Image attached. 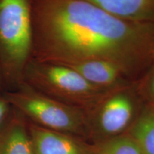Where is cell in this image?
<instances>
[{
  "instance_id": "obj_1",
  "label": "cell",
  "mask_w": 154,
  "mask_h": 154,
  "mask_svg": "<svg viewBox=\"0 0 154 154\" xmlns=\"http://www.w3.org/2000/svg\"><path fill=\"white\" fill-rule=\"evenodd\" d=\"M32 59L107 61L136 83L154 64V22L120 18L86 0H33Z\"/></svg>"
},
{
  "instance_id": "obj_2",
  "label": "cell",
  "mask_w": 154,
  "mask_h": 154,
  "mask_svg": "<svg viewBox=\"0 0 154 154\" xmlns=\"http://www.w3.org/2000/svg\"><path fill=\"white\" fill-rule=\"evenodd\" d=\"M33 0H0V63L7 91L22 83L32 51Z\"/></svg>"
},
{
  "instance_id": "obj_3",
  "label": "cell",
  "mask_w": 154,
  "mask_h": 154,
  "mask_svg": "<svg viewBox=\"0 0 154 154\" xmlns=\"http://www.w3.org/2000/svg\"><path fill=\"white\" fill-rule=\"evenodd\" d=\"M22 83L87 114L111 92L92 85L70 67L33 59L24 69Z\"/></svg>"
},
{
  "instance_id": "obj_4",
  "label": "cell",
  "mask_w": 154,
  "mask_h": 154,
  "mask_svg": "<svg viewBox=\"0 0 154 154\" xmlns=\"http://www.w3.org/2000/svg\"><path fill=\"white\" fill-rule=\"evenodd\" d=\"M4 94L29 122L82 140L89 138L88 115L84 111L44 95L24 83Z\"/></svg>"
},
{
  "instance_id": "obj_5",
  "label": "cell",
  "mask_w": 154,
  "mask_h": 154,
  "mask_svg": "<svg viewBox=\"0 0 154 154\" xmlns=\"http://www.w3.org/2000/svg\"><path fill=\"white\" fill-rule=\"evenodd\" d=\"M136 84L109 92L88 113L89 138L101 142L128 132L145 105Z\"/></svg>"
},
{
  "instance_id": "obj_6",
  "label": "cell",
  "mask_w": 154,
  "mask_h": 154,
  "mask_svg": "<svg viewBox=\"0 0 154 154\" xmlns=\"http://www.w3.org/2000/svg\"><path fill=\"white\" fill-rule=\"evenodd\" d=\"M28 126L34 154H93L94 147L83 143L81 138L44 128L29 121Z\"/></svg>"
},
{
  "instance_id": "obj_7",
  "label": "cell",
  "mask_w": 154,
  "mask_h": 154,
  "mask_svg": "<svg viewBox=\"0 0 154 154\" xmlns=\"http://www.w3.org/2000/svg\"><path fill=\"white\" fill-rule=\"evenodd\" d=\"M63 66L74 69L92 85L108 91L136 84L120 68L107 61L88 60Z\"/></svg>"
},
{
  "instance_id": "obj_8",
  "label": "cell",
  "mask_w": 154,
  "mask_h": 154,
  "mask_svg": "<svg viewBox=\"0 0 154 154\" xmlns=\"http://www.w3.org/2000/svg\"><path fill=\"white\" fill-rule=\"evenodd\" d=\"M0 154H34L28 121L13 107L0 128Z\"/></svg>"
},
{
  "instance_id": "obj_9",
  "label": "cell",
  "mask_w": 154,
  "mask_h": 154,
  "mask_svg": "<svg viewBox=\"0 0 154 154\" xmlns=\"http://www.w3.org/2000/svg\"><path fill=\"white\" fill-rule=\"evenodd\" d=\"M115 16L134 22H154V0H86Z\"/></svg>"
},
{
  "instance_id": "obj_10",
  "label": "cell",
  "mask_w": 154,
  "mask_h": 154,
  "mask_svg": "<svg viewBox=\"0 0 154 154\" xmlns=\"http://www.w3.org/2000/svg\"><path fill=\"white\" fill-rule=\"evenodd\" d=\"M129 134L144 154H154V109L145 104L131 126Z\"/></svg>"
},
{
  "instance_id": "obj_11",
  "label": "cell",
  "mask_w": 154,
  "mask_h": 154,
  "mask_svg": "<svg viewBox=\"0 0 154 154\" xmlns=\"http://www.w3.org/2000/svg\"><path fill=\"white\" fill-rule=\"evenodd\" d=\"M93 154H144L136 141L127 133L101 141Z\"/></svg>"
},
{
  "instance_id": "obj_12",
  "label": "cell",
  "mask_w": 154,
  "mask_h": 154,
  "mask_svg": "<svg viewBox=\"0 0 154 154\" xmlns=\"http://www.w3.org/2000/svg\"><path fill=\"white\" fill-rule=\"evenodd\" d=\"M138 95L145 104H154V64L136 84Z\"/></svg>"
},
{
  "instance_id": "obj_13",
  "label": "cell",
  "mask_w": 154,
  "mask_h": 154,
  "mask_svg": "<svg viewBox=\"0 0 154 154\" xmlns=\"http://www.w3.org/2000/svg\"><path fill=\"white\" fill-rule=\"evenodd\" d=\"M12 106L8 101L5 94L0 93V128L10 114Z\"/></svg>"
},
{
  "instance_id": "obj_14",
  "label": "cell",
  "mask_w": 154,
  "mask_h": 154,
  "mask_svg": "<svg viewBox=\"0 0 154 154\" xmlns=\"http://www.w3.org/2000/svg\"><path fill=\"white\" fill-rule=\"evenodd\" d=\"M5 91H7V86H6L2 67L1 63H0V93H3Z\"/></svg>"
},
{
  "instance_id": "obj_15",
  "label": "cell",
  "mask_w": 154,
  "mask_h": 154,
  "mask_svg": "<svg viewBox=\"0 0 154 154\" xmlns=\"http://www.w3.org/2000/svg\"><path fill=\"white\" fill-rule=\"evenodd\" d=\"M148 105H149V104H148ZM151 106H152V107H153V109H154V104H153V105H151Z\"/></svg>"
}]
</instances>
